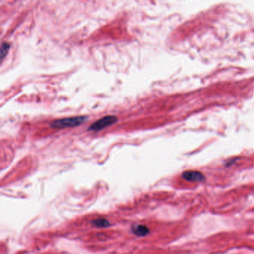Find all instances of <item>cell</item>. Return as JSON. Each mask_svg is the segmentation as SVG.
<instances>
[{
    "instance_id": "6",
    "label": "cell",
    "mask_w": 254,
    "mask_h": 254,
    "mask_svg": "<svg viewBox=\"0 0 254 254\" xmlns=\"http://www.w3.org/2000/svg\"><path fill=\"white\" fill-rule=\"evenodd\" d=\"M10 47H11V45H10V43L7 42H3L2 43V46H1V52H0V54H1V61H2L4 60V58H5V56L7 55V52H8L9 49H10Z\"/></svg>"
},
{
    "instance_id": "1",
    "label": "cell",
    "mask_w": 254,
    "mask_h": 254,
    "mask_svg": "<svg viewBox=\"0 0 254 254\" xmlns=\"http://www.w3.org/2000/svg\"><path fill=\"white\" fill-rule=\"evenodd\" d=\"M88 117L85 116H74V117H68L64 119L55 120L50 124V127L54 129H61L65 127H76L81 125L87 121Z\"/></svg>"
},
{
    "instance_id": "2",
    "label": "cell",
    "mask_w": 254,
    "mask_h": 254,
    "mask_svg": "<svg viewBox=\"0 0 254 254\" xmlns=\"http://www.w3.org/2000/svg\"><path fill=\"white\" fill-rule=\"evenodd\" d=\"M117 117L115 116H107L102 118L96 122L92 124V125L89 127V131H98L100 130L105 128L106 127L115 124L117 122Z\"/></svg>"
},
{
    "instance_id": "3",
    "label": "cell",
    "mask_w": 254,
    "mask_h": 254,
    "mask_svg": "<svg viewBox=\"0 0 254 254\" xmlns=\"http://www.w3.org/2000/svg\"><path fill=\"white\" fill-rule=\"evenodd\" d=\"M182 177L186 180L191 182H201L205 179L203 174L201 172H197V171H187V172H184L182 174Z\"/></svg>"
},
{
    "instance_id": "5",
    "label": "cell",
    "mask_w": 254,
    "mask_h": 254,
    "mask_svg": "<svg viewBox=\"0 0 254 254\" xmlns=\"http://www.w3.org/2000/svg\"><path fill=\"white\" fill-rule=\"evenodd\" d=\"M92 224L94 226L97 227H107L110 226V223L107 220L104 218H97L95 219V220L92 221Z\"/></svg>"
},
{
    "instance_id": "4",
    "label": "cell",
    "mask_w": 254,
    "mask_h": 254,
    "mask_svg": "<svg viewBox=\"0 0 254 254\" xmlns=\"http://www.w3.org/2000/svg\"><path fill=\"white\" fill-rule=\"evenodd\" d=\"M132 232L136 236L142 237L149 233V229L146 226L142 224H134L132 227Z\"/></svg>"
}]
</instances>
